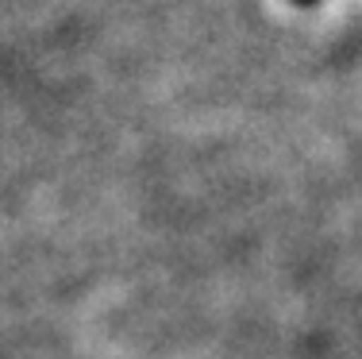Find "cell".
I'll list each match as a JSON object with an SVG mask.
<instances>
[{
	"label": "cell",
	"mask_w": 362,
	"mask_h": 359,
	"mask_svg": "<svg viewBox=\"0 0 362 359\" xmlns=\"http://www.w3.org/2000/svg\"><path fill=\"white\" fill-rule=\"evenodd\" d=\"M297 4H313V0H297Z\"/></svg>",
	"instance_id": "1"
}]
</instances>
